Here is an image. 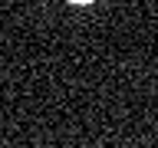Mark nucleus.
I'll return each instance as SVG.
<instances>
[{
	"label": "nucleus",
	"mask_w": 158,
	"mask_h": 148,
	"mask_svg": "<svg viewBox=\"0 0 158 148\" xmlns=\"http://www.w3.org/2000/svg\"><path fill=\"white\" fill-rule=\"evenodd\" d=\"M73 3H89V0H73Z\"/></svg>",
	"instance_id": "f257e3e1"
}]
</instances>
